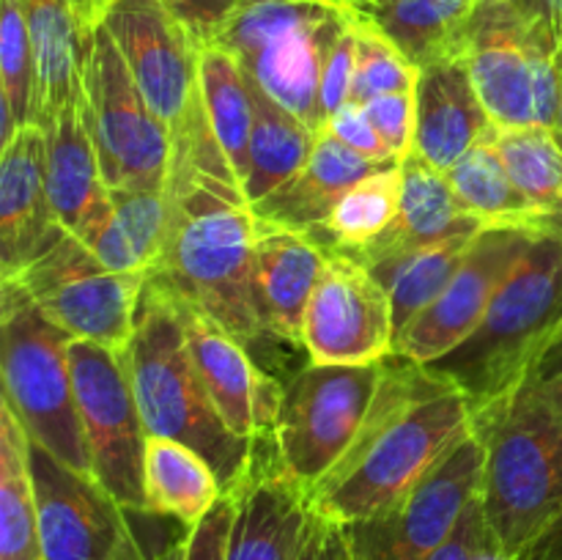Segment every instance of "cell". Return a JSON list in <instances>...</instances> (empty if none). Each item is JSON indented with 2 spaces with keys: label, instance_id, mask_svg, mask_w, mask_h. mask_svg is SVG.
<instances>
[{
  "label": "cell",
  "instance_id": "cell-12",
  "mask_svg": "<svg viewBox=\"0 0 562 560\" xmlns=\"http://www.w3.org/2000/svg\"><path fill=\"white\" fill-rule=\"evenodd\" d=\"M69 366L93 478L132 514H148L146 443L124 357L93 340H71Z\"/></svg>",
  "mask_w": 562,
  "mask_h": 560
},
{
  "label": "cell",
  "instance_id": "cell-26",
  "mask_svg": "<svg viewBox=\"0 0 562 560\" xmlns=\"http://www.w3.org/2000/svg\"><path fill=\"white\" fill-rule=\"evenodd\" d=\"M88 97L66 104L44 130L47 141V192L55 220L75 234L88 209L108 192L97 146L88 126Z\"/></svg>",
  "mask_w": 562,
  "mask_h": 560
},
{
  "label": "cell",
  "instance_id": "cell-5",
  "mask_svg": "<svg viewBox=\"0 0 562 560\" xmlns=\"http://www.w3.org/2000/svg\"><path fill=\"white\" fill-rule=\"evenodd\" d=\"M562 344V234L541 231L481 327L431 368L453 379L472 415L508 399Z\"/></svg>",
  "mask_w": 562,
  "mask_h": 560
},
{
  "label": "cell",
  "instance_id": "cell-6",
  "mask_svg": "<svg viewBox=\"0 0 562 560\" xmlns=\"http://www.w3.org/2000/svg\"><path fill=\"white\" fill-rule=\"evenodd\" d=\"M71 340L14 280H0L3 401L31 443L42 445L71 470L93 475L69 366Z\"/></svg>",
  "mask_w": 562,
  "mask_h": 560
},
{
  "label": "cell",
  "instance_id": "cell-10",
  "mask_svg": "<svg viewBox=\"0 0 562 560\" xmlns=\"http://www.w3.org/2000/svg\"><path fill=\"white\" fill-rule=\"evenodd\" d=\"M86 110L108 190H165L173 135L148 108L108 27H93L86 69Z\"/></svg>",
  "mask_w": 562,
  "mask_h": 560
},
{
  "label": "cell",
  "instance_id": "cell-37",
  "mask_svg": "<svg viewBox=\"0 0 562 560\" xmlns=\"http://www.w3.org/2000/svg\"><path fill=\"white\" fill-rule=\"evenodd\" d=\"M357 16V66L355 86H351V102L366 104L384 93L415 91L420 69L379 33L371 22Z\"/></svg>",
  "mask_w": 562,
  "mask_h": 560
},
{
  "label": "cell",
  "instance_id": "cell-40",
  "mask_svg": "<svg viewBox=\"0 0 562 560\" xmlns=\"http://www.w3.org/2000/svg\"><path fill=\"white\" fill-rule=\"evenodd\" d=\"M357 66V16L349 9V20L335 36L322 71V121L327 124L340 108L351 102Z\"/></svg>",
  "mask_w": 562,
  "mask_h": 560
},
{
  "label": "cell",
  "instance_id": "cell-3",
  "mask_svg": "<svg viewBox=\"0 0 562 560\" xmlns=\"http://www.w3.org/2000/svg\"><path fill=\"white\" fill-rule=\"evenodd\" d=\"M483 443L481 508L497 552L527 560L562 525V406L536 377L472 415Z\"/></svg>",
  "mask_w": 562,
  "mask_h": 560
},
{
  "label": "cell",
  "instance_id": "cell-15",
  "mask_svg": "<svg viewBox=\"0 0 562 560\" xmlns=\"http://www.w3.org/2000/svg\"><path fill=\"white\" fill-rule=\"evenodd\" d=\"M44 560H151L132 533L130 511L93 475L31 443Z\"/></svg>",
  "mask_w": 562,
  "mask_h": 560
},
{
  "label": "cell",
  "instance_id": "cell-39",
  "mask_svg": "<svg viewBox=\"0 0 562 560\" xmlns=\"http://www.w3.org/2000/svg\"><path fill=\"white\" fill-rule=\"evenodd\" d=\"M75 236L93 253V256L99 258V261L104 264V267L113 269V272L146 275L143 272L140 261H137L135 250H132V245L126 242L119 220H115L113 203H110L108 192H104V195L88 209V214L82 217L80 228L75 231Z\"/></svg>",
  "mask_w": 562,
  "mask_h": 560
},
{
  "label": "cell",
  "instance_id": "cell-8",
  "mask_svg": "<svg viewBox=\"0 0 562 560\" xmlns=\"http://www.w3.org/2000/svg\"><path fill=\"white\" fill-rule=\"evenodd\" d=\"M5 280H14L71 338L93 340L121 357L130 349L146 275L113 272L71 231L60 228L27 267Z\"/></svg>",
  "mask_w": 562,
  "mask_h": 560
},
{
  "label": "cell",
  "instance_id": "cell-1",
  "mask_svg": "<svg viewBox=\"0 0 562 560\" xmlns=\"http://www.w3.org/2000/svg\"><path fill=\"white\" fill-rule=\"evenodd\" d=\"M165 190L170 225L151 278L209 313L245 346L267 335L250 289L258 217L206 113L173 137Z\"/></svg>",
  "mask_w": 562,
  "mask_h": 560
},
{
  "label": "cell",
  "instance_id": "cell-50",
  "mask_svg": "<svg viewBox=\"0 0 562 560\" xmlns=\"http://www.w3.org/2000/svg\"><path fill=\"white\" fill-rule=\"evenodd\" d=\"M558 75H560V104H558V121H554L552 132H554V137H558L560 146H562V47L558 53Z\"/></svg>",
  "mask_w": 562,
  "mask_h": 560
},
{
  "label": "cell",
  "instance_id": "cell-49",
  "mask_svg": "<svg viewBox=\"0 0 562 560\" xmlns=\"http://www.w3.org/2000/svg\"><path fill=\"white\" fill-rule=\"evenodd\" d=\"M151 560H184V538H181V541L168 544V547H165L159 555H154Z\"/></svg>",
  "mask_w": 562,
  "mask_h": 560
},
{
  "label": "cell",
  "instance_id": "cell-34",
  "mask_svg": "<svg viewBox=\"0 0 562 560\" xmlns=\"http://www.w3.org/2000/svg\"><path fill=\"white\" fill-rule=\"evenodd\" d=\"M401 163H390L351 184L329 217L311 231L324 250L357 253L376 242L398 217Z\"/></svg>",
  "mask_w": 562,
  "mask_h": 560
},
{
  "label": "cell",
  "instance_id": "cell-25",
  "mask_svg": "<svg viewBox=\"0 0 562 560\" xmlns=\"http://www.w3.org/2000/svg\"><path fill=\"white\" fill-rule=\"evenodd\" d=\"M390 163H401V159H390ZM390 163L362 157V154L344 146L338 137L329 135L327 130H322L300 173L291 176L272 195L252 203V212L269 223L311 234L329 217L335 203L351 184Z\"/></svg>",
  "mask_w": 562,
  "mask_h": 560
},
{
  "label": "cell",
  "instance_id": "cell-13",
  "mask_svg": "<svg viewBox=\"0 0 562 560\" xmlns=\"http://www.w3.org/2000/svg\"><path fill=\"white\" fill-rule=\"evenodd\" d=\"M97 16L119 44L132 80L170 135L190 130L206 110L201 97V42L168 0H97Z\"/></svg>",
  "mask_w": 562,
  "mask_h": 560
},
{
  "label": "cell",
  "instance_id": "cell-16",
  "mask_svg": "<svg viewBox=\"0 0 562 560\" xmlns=\"http://www.w3.org/2000/svg\"><path fill=\"white\" fill-rule=\"evenodd\" d=\"M302 349L316 366H368L393 355V305L384 285L357 258L327 250L307 302Z\"/></svg>",
  "mask_w": 562,
  "mask_h": 560
},
{
  "label": "cell",
  "instance_id": "cell-17",
  "mask_svg": "<svg viewBox=\"0 0 562 560\" xmlns=\"http://www.w3.org/2000/svg\"><path fill=\"white\" fill-rule=\"evenodd\" d=\"M538 234L541 231L532 228H483L448 289L395 340L393 355L431 366L464 344L481 327L488 305L527 256Z\"/></svg>",
  "mask_w": 562,
  "mask_h": 560
},
{
  "label": "cell",
  "instance_id": "cell-21",
  "mask_svg": "<svg viewBox=\"0 0 562 560\" xmlns=\"http://www.w3.org/2000/svg\"><path fill=\"white\" fill-rule=\"evenodd\" d=\"M60 228L47 192L44 130L22 126L0 157V280L27 267Z\"/></svg>",
  "mask_w": 562,
  "mask_h": 560
},
{
  "label": "cell",
  "instance_id": "cell-20",
  "mask_svg": "<svg viewBox=\"0 0 562 560\" xmlns=\"http://www.w3.org/2000/svg\"><path fill=\"white\" fill-rule=\"evenodd\" d=\"M324 264L327 250L311 234L258 217L250 289L263 333L302 346L307 302Z\"/></svg>",
  "mask_w": 562,
  "mask_h": 560
},
{
  "label": "cell",
  "instance_id": "cell-47",
  "mask_svg": "<svg viewBox=\"0 0 562 560\" xmlns=\"http://www.w3.org/2000/svg\"><path fill=\"white\" fill-rule=\"evenodd\" d=\"M239 0H179L173 3L176 14L187 22L198 42H212L214 33L223 27L231 11L236 9Z\"/></svg>",
  "mask_w": 562,
  "mask_h": 560
},
{
  "label": "cell",
  "instance_id": "cell-18",
  "mask_svg": "<svg viewBox=\"0 0 562 560\" xmlns=\"http://www.w3.org/2000/svg\"><path fill=\"white\" fill-rule=\"evenodd\" d=\"M176 302L184 318L190 355L225 426L250 443L258 437H272L285 388L258 371L247 355V346L223 324L179 296Z\"/></svg>",
  "mask_w": 562,
  "mask_h": 560
},
{
  "label": "cell",
  "instance_id": "cell-29",
  "mask_svg": "<svg viewBox=\"0 0 562 560\" xmlns=\"http://www.w3.org/2000/svg\"><path fill=\"white\" fill-rule=\"evenodd\" d=\"M481 231H464V234L445 236V239L428 242V245L412 247V250L390 256L373 264L371 275L384 285L393 305L395 340L406 327L448 289L456 269L464 261L467 250Z\"/></svg>",
  "mask_w": 562,
  "mask_h": 560
},
{
  "label": "cell",
  "instance_id": "cell-9",
  "mask_svg": "<svg viewBox=\"0 0 562 560\" xmlns=\"http://www.w3.org/2000/svg\"><path fill=\"white\" fill-rule=\"evenodd\" d=\"M470 80L497 130L558 121V53L538 42L508 0H481L461 38Z\"/></svg>",
  "mask_w": 562,
  "mask_h": 560
},
{
  "label": "cell",
  "instance_id": "cell-45",
  "mask_svg": "<svg viewBox=\"0 0 562 560\" xmlns=\"http://www.w3.org/2000/svg\"><path fill=\"white\" fill-rule=\"evenodd\" d=\"M488 547H492V536H488L486 519H483L481 497H475L470 503V508L464 511V516H461L453 536H450L428 560H475L477 555Z\"/></svg>",
  "mask_w": 562,
  "mask_h": 560
},
{
  "label": "cell",
  "instance_id": "cell-52",
  "mask_svg": "<svg viewBox=\"0 0 562 560\" xmlns=\"http://www.w3.org/2000/svg\"><path fill=\"white\" fill-rule=\"evenodd\" d=\"M324 3H333V5H351V3H357V0H324Z\"/></svg>",
  "mask_w": 562,
  "mask_h": 560
},
{
  "label": "cell",
  "instance_id": "cell-2",
  "mask_svg": "<svg viewBox=\"0 0 562 560\" xmlns=\"http://www.w3.org/2000/svg\"><path fill=\"white\" fill-rule=\"evenodd\" d=\"M472 428L464 390L431 366L390 355L366 423L311 492V508L340 525L398 505Z\"/></svg>",
  "mask_w": 562,
  "mask_h": 560
},
{
  "label": "cell",
  "instance_id": "cell-11",
  "mask_svg": "<svg viewBox=\"0 0 562 560\" xmlns=\"http://www.w3.org/2000/svg\"><path fill=\"white\" fill-rule=\"evenodd\" d=\"M387 357L368 366H316L311 362L283 390L274 445L285 472L311 497L351 448L366 423Z\"/></svg>",
  "mask_w": 562,
  "mask_h": 560
},
{
  "label": "cell",
  "instance_id": "cell-19",
  "mask_svg": "<svg viewBox=\"0 0 562 560\" xmlns=\"http://www.w3.org/2000/svg\"><path fill=\"white\" fill-rule=\"evenodd\" d=\"M236 494L228 560H300L311 497L285 472L272 437H258Z\"/></svg>",
  "mask_w": 562,
  "mask_h": 560
},
{
  "label": "cell",
  "instance_id": "cell-14",
  "mask_svg": "<svg viewBox=\"0 0 562 560\" xmlns=\"http://www.w3.org/2000/svg\"><path fill=\"white\" fill-rule=\"evenodd\" d=\"M481 478L483 443L470 428L398 505L346 525L355 560H428L453 536Z\"/></svg>",
  "mask_w": 562,
  "mask_h": 560
},
{
  "label": "cell",
  "instance_id": "cell-22",
  "mask_svg": "<svg viewBox=\"0 0 562 560\" xmlns=\"http://www.w3.org/2000/svg\"><path fill=\"white\" fill-rule=\"evenodd\" d=\"M415 108L412 152L442 173L494 132L461 55L423 66L415 88Z\"/></svg>",
  "mask_w": 562,
  "mask_h": 560
},
{
  "label": "cell",
  "instance_id": "cell-27",
  "mask_svg": "<svg viewBox=\"0 0 562 560\" xmlns=\"http://www.w3.org/2000/svg\"><path fill=\"white\" fill-rule=\"evenodd\" d=\"M481 0H357L349 9L390 38L417 69L461 53Z\"/></svg>",
  "mask_w": 562,
  "mask_h": 560
},
{
  "label": "cell",
  "instance_id": "cell-42",
  "mask_svg": "<svg viewBox=\"0 0 562 560\" xmlns=\"http://www.w3.org/2000/svg\"><path fill=\"white\" fill-rule=\"evenodd\" d=\"M236 516V494L225 492L212 511L184 536V560H228L231 527Z\"/></svg>",
  "mask_w": 562,
  "mask_h": 560
},
{
  "label": "cell",
  "instance_id": "cell-46",
  "mask_svg": "<svg viewBox=\"0 0 562 560\" xmlns=\"http://www.w3.org/2000/svg\"><path fill=\"white\" fill-rule=\"evenodd\" d=\"M532 36L560 53L562 47V0H508Z\"/></svg>",
  "mask_w": 562,
  "mask_h": 560
},
{
  "label": "cell",
  "instance_id": "cell-33",
  "mask_svg": "<svg viewBox=\"0 0 562 560\" xmlns=\"http://www.w3.org/2000/svg\"><path fill=\"white\" fill-rule=\"evenodd\" d=\"M252 102H256V121H252L245 195L250 203H258L283 187L291 176L300 173L316 146L318 132L280 108L256 82H252Z\"/></svg>",
  "mask_w": 562,
  "mask_h": 560
},
{
  "label": "cell",
  "instance_id": "cell-35",
  "mask_svg": "<svg viewBox=\"0 0 562 560\" xmlns=\"http://www.w3.org/2000/svg\"><path fill=\"white\" fill-rule=\"evenodd\" d=\"M494 146L516 187L530 198L543 228L562 234V146L547 126L494 130Z\"/></svg>",
  "mask_w": 562,
  "mask_h": 560
},
{
  "label": "cell",
  "instance_id": "cell-30",
  "mask_svg": "<svg viewBox=\"0 0 562 560\" xmlns=\"http://www.w3.org/2000/svg\"><path fill=\"white\" fill-rule=\"evenodd\" d=\"M0 560H44L31 437L5 401H0Z\"/></svg>",
  "mask_w": 562,
  "mask_h": 560
},
{
  "label": "cell",
  "instance_id": "cell-51",
  "mask_svg": "<svg viewBox=\"0 0 562 560\" xmlns=\"http://www.w3.org/2000/svg\"><path fill=\"white\" fill-rule=\"evenodd\" d=\"M475 560H510V558H505L503 552H497V549H494V544L488 549H483L481 555H477Z\"/></svg>",
  "mask_w": 562,
  "mask_h": 560
},
{
  "label": "cell",
  "instance_id": "cell-53",
  "mask_svg": "<svg viewBox=\"0 0 562 560\" xmlns=\"http://www.w3.org/2000/svg\"><path fill=\"white\" fill-rule=\"evenodd\" d=\"M168 3H170V5H173V3H179V0H168Z\"/></svg>",
  "mask_w": 562,
  "mask_h": 560
},
{
  "label": "cell",
  "instance_id": "cell-28",
  "mask_svg": "<svg viewBox=\"0 0 562 560\" xmlns=\"http://www.w3.org/2000/svg\"><path fill=\"white\" fill-rule=\"evenodd\" d=\"M225 489L214 467L190 445L170 437L146 443L148 514L179 519L190 530L217 505Z\"/></svg>",
  "mask_w": 562,
  "mask_h": 560
},
{
  "label": "cell",
  "instance_id": "cell-24",
  "mask_svg": "<svg viewBox=\"0 0 562 560\" xmlns=\"http://www.w3.org/2000/svg\"><path fill=\"white\" fill-rule=\"evenodd\" d=\"M464 231H483V223L464 212L448 173L412 152L401 159V203L395 223L376 242L346 256L357 258L362 267H373L412 247L464 234Z\"/></svg>",
  "mask_w": 562,
  "mask_h": 560
},
{
  "label": "cell",
  "instance_id": "cell-31",
  "mask_svg": "<svg viewBox=\"0 0 562 560\" xmlns=\"http://www.w3.org/2000/svg\"><path fill=\"white\" fill-rule=\"evenodd\" d=\"M201 97L209 126L245 187L250 165V137L256 121L252 82L239 60L220 44L201 42Z\"/></svg>",
  "mask_w": 562,
  "mask_h": 560
},
{
  "label": "cell",
  "instance_id": "cell-7",
  "mask_svg": "<svg viewBox=\"0 0 562 560\" xmlns=\"http://www.w3.org/2000/svg\"><path fill=\"white\" fill-rule=\"evenodd\" d=\"M346 20L349 5L324 0H239L212 44L228 49L280 108L322 132L324 60Z\"/></svg>",
  "mask_w": 562,
  "mask_h": 560
},
{
  "label": "cell",
  "instance_id": "cell-36",
  "mask_svg": "<svg viewBox=\"0 0 562 560\" xmlns=\"http://www.w3.org/2000/svg\"><path fill=\"white\" fill-rule=\"evenodd\" d=\"M38 124V77L20 0H0V148Z\"/></svg>",
  "mask_w": 562,
  "mask_h": 560
},
{
  "label": "cell",
  "instance_id": "cell-23",
  "mask_svg": "<svg viewBox=\"0 0 562 560\" xmlns=\"http://www.w3.org/2000/svg\"><path fill=\"white\" fill-rule=\"evenodd\" d=\"M38 77V126L86 93L97 0H20Z\"/></svg>",
  "mask_w": 562,
  "mask_h": 560
},
{
  "label": "cell",
  "instance_id": "cell-48",
  "mask_svg": "<svg viewBox=\"0 0 562 560\" xmlns=\"http://www.w3.org/2000/svg\"><path fill=\"white\" fill-rule=\"evenodd\" d=\"M536 379L549 390L554 401L562 406V344L554 346L552 355L541 362V368L536 371Z\"/></svg>",
  "mask_w": 562,
  "mask_h": 560
},
{
  "label": "cell",
  "instance_id": "cell-38",
  "mask_svg": "<svg viewBox=\"0 0 562 560\" xmlns=\"http://www.w3.org/2000/svg\"><path fill=\"white\" fill-rule=\"evenodd\" d=\"M113 203L115 220L124 231L126 242L135 250L143 272L151 275L162 258L165 239H168L170 225V201L168 190H108Z\"/></svg>",
  "mask_w": 562,
  "mask_h": 560
},
{
  "label": "cell",
  "instance_id": "cell-41",
  "mask_svg": "<svg viewBox=\"0 0 562 560\" xmlns=\"http://www.w3.org/2000/svg\"><path fill=\"white\" fill-rule=\"evenodd\" d=\"M366 115L371 119L373 130L384 141L395 159H404L415 148V91L384 93V97L371 99L362 104Z\"/></svg>",
  "mask_w": 562,
  "mask_h": 560
},
{
  "label": "cell",
  "instance_id": "cell-43",
  "mask_svg": "<svg viewBox=\"0 0 562 560\" xmlns=\"http://www.w3.org/2000/svg\"><path fill=\"white\" fill-rule=\"evenodd\" d=\"M324 130H327L329 135L338 137V141L344 143V146H349L351 152L362 154V157L376 159V163H390V159H395L393 154H390V148L384 146L382 137H379V132L373 130L371 119L366 115L362 104L349 102L346 108H340L338 113L324 124Z\"/></svg>",
  "mask_w": 562,
  "mask_h": 560
},
{
  "label": "cell",
  "instance_id": "cell-44",
  "mask_svg": "<svg viewBox=\"0 0 562 560\" xmlns=\"http://www.w3.org/2000/svg\"><path fill=\"white\" fill-rule=\"evenodd\" d=\"M300 560H355L346 525L311 508Z\"/></svg>",
  "mask_w": 562,
  "mask_h": 560
},
{
  "label": "cell",
  "instance_id": "cell-4",
  "mask_svg": "<svg viewBox=\"0 0 562 560\" xmlns=\"http://www.w3.org/2000/svg\"><path fill=\"white\" fill-rule=\"evenodd\" d=\"M124 362L148 437H170L195 448L214 467L225 492L234 489L250 467L256 443L225 426L187 346L179 302L151 275L137 302Z\"/></svg>",
  "mask_w": 562,
  "mask_h": 560
},
{
  "label": "cell",
  "instance_id": "cell-32",
  "mask_svg": "<svg viewBox=\"0 0 562 560\" xmlns=\"http://www.w3.org/2000/svg\"><path fill=\"white\" fill-rule=\"evenodd\" d=\"M448 179L464 212L483 223V228L547 231L538 209L516 187L514 176L505 168L494 146V132L448 170Z\"/></svg>",
  "mask_w": 562,
  "mask_h": 560
}]
</instances>
